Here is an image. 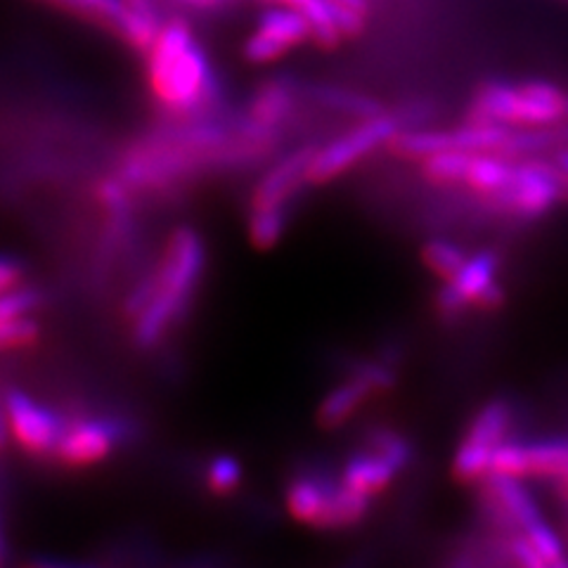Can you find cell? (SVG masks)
I'll return each instance as SVG.
<instances>
[{
  "label": "cell",
  "mask_w": 568,
  "mask_h": 568,
  "mask_svg": "<svg viewBox=\"0 0 568 568\" xmlns=\"http://www.w3.org/2000/svg\"><path fill=\"white\" fill-rule=\"evenodd\" d=\"M206 273V244L197 230L183 225L171 233L156 265L133 290L126 317L133 342L154 348L190 315Z\"/></svg>",
  "instance_id": "obj_1"
},
{
  "label": "cell",
  "mask_w": 568,
  "mask_h": 568,
  "mask_svg": "<svg viewBox=\"0 0 568 568\" xmlns=\"http://www.w3.org/2000/svg\"><path fill=\"white\" fill-rule=\"evenodd\" d=\"M145 83L154 106L169 121L206 119L219 102V79L194 29L169 20L145 52Z\"/></svg>",
  "instance_id": "obj_2"
},
{
  "label": "cell",
  "mask_w": 568,
  "mask_h": 568,
  "mask_svg": "<svg viewBox=\"0 0 568 568\" xmlns=\"http://www.w3.org/2000/svg\"><path fill=\"white\" fill-rule=\"evenodd\" d=\"M467 121L505 123V126L538 129L568 121V93L547 81H528L511 85L505 81H486L469 106Z\"/></svg>",
  "instance_id": "obj_3"
},
{
  "label": "cell",
  "mask_w": 568,
  "mask_h": 568,
  "mask_svg": "<svg viewBox=\"0 0 568 568\" xmlns=\"http://www.w3.org/2000/svg\"><path fill=\"white\" fill-rule=\"evenodd\" d=\"M400 129V116L384 112L379 116L363 119L358 126H353L346 135L329 140L327 145H317L306 173L308 187L327 185L339 175L348 173L365 156L379 148H386V142Z\"/></svg>",
  "instance_id": "obj_4"
},
{
  "label": "cell",
  "mask_w": 568,
  "mask_h": 568,
  "mask_svg": "<svg viewBox=\"0 0 568 568\" xmlns=\"http://www.w3.org/2000/svg\"><path fill=\"white\" fill-rule=\"evenodd\" d=\"M568 194L561 173L555 162L538 156H526L514 162V173L507 190L486 202L495 211L509 213L519 221H538L547 216Z\"/></svg>",
  "instance_id": "obj_5"
},
{
  "label": "cell",
  "mask_w": 568,
  "mask_h": 568,
  "mask_svg": "<svg viewBox=\"0 0 568 568\" xmlns=\"http://www.w3.org/2000/svg\"><path fill=\"white\" fill-rule=\"evenodd\" d=\"M511 422L514 407L507 398H490L478 407L453 457L455 481L465 486L484 481L490 474L497 448L507 440Z\"/></svg>",
  "instance_id": "obj_6"
},
{
  "label": "cell",
  "mask_w": 568,
  "mask_h": 568,
  "mask_svg": "<svg viewBox=\"0 0 568 568\" xmlns=\"http://www.w3.org/2000/svg\"><path fill=\"white\" fill-rule=\"evenodd\" d=\"M123 436H126V426L114 417L85 413L69 415L64 417L52 462L69 471L98 467L116 453Z\"/></svg>",
  "instance_id": "obj_7"
},
{
  "label": "cell",
  "mask_w": 568,
  "mask_h": 568,
  "mask_svg": "<svg viewBox=\"0 0 568 568\" xmlns=\"http://www.w3.org/2000/svg\"><path fill=\"white\" fill-rule=\"evenodd\" d=\"M6 413L10 440L24 455L36 459H52L62 434L64 417L24 388L6 390Z\"/></svg>",
  "instance_id": "obj_8"
},
{
  "label": "cell",
  "mask_w": 568,
  "mask_h": 568,
  "mask_svg": "<svg viewBox=\"0 0 568 568\" xmlns=\"http://www.w3.org/2000/svg\"><path fill=\"white\" fill-rule=\"evenodd\" d=\"M311 39L306 14L292 6H265L256 29L248 33L242 55L252 64H271Z\"/></svg>",
  "instance_id": "obj_9"
},
{
  "label": "cell",
  "mask_w": 568,
  "mask_h": 568,
  "mask_svg": "<svg viewBox=\"0 0 568 568\" xmlns=\"http://www.w3.org/2000/svg\"><path fill=\"white\" fill-rule=\"evenodd\" d=\"M500 265L503 261L495 248H478L453 280L443 282V287L436 294L438 315L443 320H457L474 308L478 294L500 275Z\"/></svg>",
  "instance_id": "obj_10"
},
{
  "label": "cell",
  "mask_w": 568,
  "mask_h": 568,
  "mask_svg": "<svg viewBox=\"0 0 568 568\" xmlns=\"http://www.w3.org/2000/svg\"><path fill=\"white\" fill-rule=\"evenodd\" d=\"M317 145H304L287 156H282L268 171H265L248 197V209H280L290 211L296 194L308 187L306 173Z\"/></svg>",
  "instance_id": "obj_11"
},
{
  "label": "cell",
  "mask_w": 568,
  "mask_h": 568,
  "mask_svg": "<svg viewBox=\"0 0 568 568\" xmlns=\"http://www.w3.org/2000/svg\"><path fill=\"white\" fill-rule=\"evenodd\" d=\"M336 486H339V481H327L320 474L294 476L287 484V493H284V505H287L290 517L304 526L325 530Z\"/></svg>",
  "instance_id": "obj_12"
},
{
  "label": "cell",
  "mask_w": 568,
  "mask_h": 568,
  "mask_svg": "<svg viewBox=\"0 0 568 568\" xmlns=\"http://www.w3.org/2000/svg\"><path fill=\"white\" fill-rule=\"evenodd\" d=\"M298 85L290 79H271L258 85V91L248 100L246 119L256 121L258 126L280 131L296 106Z\"/></svg>",
  "instance_id": "obj_13"
},
{
  "label": "cell",
  "mask_w": 568,
  "mask_h": 568,
  "mask_svg": "<svg viewBox=\"0 0 568 568\" xmlns=\"http://www.w3.org/2000/svg\"><path fill=\"white\" fill-rule=\"evenodd\" d=\"M398 474L400 471L390 465L384 455L367 448L346 459L344 471H342V484L372 500V497L382 495L390 484H394Z\"/></svg>",
  "instance_id": "obj_14"
},
{
  "label": "cell",
  "mask_w": 568,
  "mask_h": 568,
  "mask_svg": "<svg viewBox=\"0 0 568 568\" xmlns=\"http://www.w3.org/2000/svg\"><path fill=\"white\" fill-rule=\"evenodd\" d=\"M372 398V390L358 379V377H348V382L334 386L327 390V396L320 400L315 422L323 429H339L342 424H346L361 407Z\"/></svg>",
  "instance_id": "obj_15"
},
{
  "label": "cell",
  "mask_w": 568,
  "mask_h": 568,
  "mask_svg": "<svg viewBox=\"0 0 568 568\" xmlns=\"http://www.w3.org/2000/svg\"><path fill=\"white\" fill-rule=\"evenodd\" d=\"M514 162L500 154H471L465 185L476 192L484 202L503 194L511 181Z\"/></svg>",
  "instance_id": "obj_16"
},
{
  "label": "cell",
  "mask_w": 568,
  "mask_h": 568,
  "mask_svg": "<svg viewBox=\"0 0 568 568\" xmlns=\"http://www.w3.org/2000/svg\"><path fill=\"white\" fill-rule=\"evenodd\" d=\"M386 150L403 159V162H424L438 152L455 150L453 135L448 131H434V129H400L386 142Z\"/></svg>",
  "instance_id": "obj_17"
},
{
  "label": "cell",
  "mask_w": 568,
  "mask_h": 568,
  "mask_svg": "<svg viewBox=\"0 0 568 568\" xmlns=\"http://www.w3.org/2000/svg\"><path fill=\"white\" fill-rule=\"evenodd\" d=\"M308 95L332 112H339L361 121L386 112V106L379 100L358 91H348V88H339V85H311Z\"/></svg>",
  "instance_id": "obj_18"
},
{
  "label": "cell",
  "mask_w": 568,
  "mask_h": 568,
  "mask_svg": "<svg viewBox=\"0 0 568 568\" xmlns=\"http://www.w3.org/2000/svg\"><path fill=\"white\" fill-rule=\"evenodd\" d=\"M469 162H471L469 152L446 150L424 159V162H419V166L426 183L438 185V187H453V185H465Z\"/></svg>",
  "instance_id": "obj_19"
},
{
  "label": "cell",
  "mask_w": 568,
  "mask_h": 568,
  "mask_svg": "<svg viewBox=\"0 0 568 568\" xmlns=\"http://www.w3.org/2000/svg\"><path fill=\"white\" fill-rule=\"evenodd\" d=\"M290 211L280 209H248L246 219V233L248 242H252L261 252H271L273 246L280 244V240L287 233Z\"/></svg>",
  "instance_id": "obj_20"
},
{
  "label": "cell",
  "mask_w": 568,
  "mask_h": 568,
  "mask_svg": "<svg viewBox=\"0 0 568 568\" xmlns=\"http://www.w3.org/2000/svg\"><path fill=\"white\" fill-rule=\"evenodd\" d=\"M467 252L459 244L446 240V237H434L429 242H424L422 246V263L426 265V271L436 275L440 282L453 280L462 265L467 263Z\"/></svg>",
  "instance_id": "obj_21"
},
{
  "label": "cell",
  "mask_w": 568,
  "mask_h": 568,
  "mask_svg": "<svg viewBox=\"0 0 568 568\" xmlns=\"http://www.w3.org/2000/svg\"><path fill=\"white\" fill-rule=\"evenodd\" d=\"M244 481V469L242 462L233 455H216L209 459L204 469V486L211 495L227 497L240 490Z\"/></svg>",
  "instance_id": "obj_22"
},
{
  "label": "cell",
  "mask_w": 568,
  "mask_h": 568,
  "mask_svg": "<svg viewBox=\"0 0 568 568\" xmlns=\"http://www.w3.org/2000/svg\"><path fill=\"white\" fill-rule=\"evenodd\" d=\"M298 10L306 14L308 27H311V41H315L317 48L334 50L344 41L339 27L334 22L329 0H306Z\"/></svg>",
  "instance_id": "obj_23"
},
{
  "label": "cell",
  "mask_w": 568,
  "mask_h": 568,
  "mask_svg": "<svg viewBox=\"0 0 568 568\" xmlns=\"http://www.w3.org/2000/svg\"><path fill=\"white\" fill-rule=\"evenodd\" d=\"M521 532H526L532 547L538 549V555L542 557L547 568H568V549H566L564 540L559 538V532L549 526V521L545 517L532 521Z\"/></svg>",
  "instance_id": "obj_24"
},
{
  "label": "cell",
  "mask_w": 568,
  "mask_h": 568,
  "mask_svg": "<svg viewBox=\"0 0 568 568\" xmlns=\"http://www.w3.org/2000/svg\"><path fill=\"white\" fill-rule=\"evenodd\" d=\"M41 339V323L36 315L3 320L0 323V353L24 351L39 344Z\"/></svg>",
  "instance_id": "obj_25"
},
{
  "label": "cell",
  "mask_w": 568,
  "mask_h": 568,
  "mask_svg": "<svg viewBox=\"0 0 568 568\" xmlns=\"http://www.w3.org/2000/svg\"><path fill=\"white\" fill-rule=\"evenodd\" d=\"M367 448L384 455L398 471L410 467V462L415 457L413 443L405 436H400L398 432H390V429H377L375 434H372L367 440Z\"/></svg>",
  "instance_id": "obj_26"
},
{
  "label": "cell",
  "mask_w": 568,
  "mask_h": 568,
  "mask_svg": "<svg viewBox=\"0 0 568 568\" xmlns=\"http://www.w3.org/2000/svg\"><path fill=\"white\" fill-rule=\"evenodd\" d=\"M41 304H43L41 292L27 287V284H20V287L0 294V323H3V320L36 315Z\"/></svg>",
  "instance_id": "obj_27"
},
{
  "label": "cell",
  "mask_w": 568,
  "mask_h": 568,
  "mask_svg": "<svg viewBox=\"0 0 568 568\" xmlns=\"http://www.w3.org/2000/svg\"><path fill=\"white\" fill-rule=\"evenodd\" d=\"M353 377H358L372 390V396L390 394V390H394L396 384H398L396 369L390 367L386 361L358 363V367L353 369Z\"/></svg>",
  "instance_id": "obj_28"
},
{
  "label": "cell",
  "mask_w": 568,
  "mask_h": 568,
  "mask_svg": "<svg viewBox=\"0 0 568 568\" xmlns=\"http://www.w3.org/2000/svg\"><path fill=\"white\" fill-rule=\"evenodd\" d=\"M24 277H27L24 261H20L17 256L0 254V294L20 287V284H24Z\"/></svg>",
  "instance_id": "obj_29"
},
{
  "label": "cell",
  "mask_w": 568,
  "mask_h": 568,
  "mask_svg": "<svg viewBox=\"0 0 568 568\" xmlns=\"http://www.w3.org/2000/svg\"><path fill=\"white\" fill-rule=\"evenodd\" d=\"M505 304H507V290L503 287L500 280H495L481 294H478L474 308L484 311V313H495V311L505 308Z\"/></svg>",
  "instance_id": "obj_30"
},
{
  "label": "cell",
  "mask_w": 568,
  "mask_h": 568,
  "mask_svg": "<svg viewBox=\"0 0 568 568\" xmlns=\"http://www.w3.org/2000/svg\"><path fill=\"white\" fill-rule=\"evenodd\" d=\"M178 3H183V6L197 10V12H213V10L225 8L230 0H178Z\"/></svg>",
  "instance_id": "obj_31"
},
{
  "label": "cell",
  "mask_w": 568,
  "mask_h": 568,
  "mask_svg": "<svg viewBox=\"0 0 568 568\" xmlns=\"http://www.w3.org/2000/svg\"><path fill=\"white\" fill-rule=\"evenodd\" d=\"M8 440H10V432H8V413H6V390H0V453H3Z\"/></svg>",
  "instance_id": "obj_32"
},
{
  "label": "cell",
  "mask_w": 568,
  "mask_h": 568,
  "mask_svg": "<svg viewBox=\"0 0 568 568\" xmlns=\"http://www.w3.org/2000/svg\"><path fill=\"white\" fill-rule=\"evenodd\" d=\"M555 166H557V171L561 173V178H564V183H566V187H568V145H564V148H559V150H555Z\"/></svg>",
  "instance_id": "obj_33"
},
{
  "label": "cell",
  "mask_w": 568,
  "mask_h": 568,
  "mask_svg": "<svg viewBox=\"0 0 568 568\" xmlns=\"http://www.w3.org/2000/svg\"><path fill=\"white\" fill-rule=\"evenodd\" d=\"M334 3H342V6H348V8L367 12V0H334Z\"/></svg>",
  "instance_id": "obj_34"
},
{
  "label": "cell",
  "mask_w": 568,
  "mask_h": 568,
  "mask_svg": "<svg viewBox=\"0 0 568 568\" xmlns=\"http://www.w3.org/2000/svg\"><path fill=\"white\" fill-rule=\"evenodd\" d=\"M43 3H48V6H55V8H60V10H64V12H67V8H69L71 0H43Z\"/></svg>",
  "instance_id": "obj_35"
},
{
  "label": "cell",
  "mask_w": 568,
  "mask_h": 568,
  "mask_svg": "<svg viewBox=\"0 0 568 568\" xmlns=\"http://www.w3.org/2000/svg\"><path fill=\"white\" fill-rule=\"evenodd\" d=\"M6 561V538H3V528H0V564Z\"/></svg>",
  "instance_id": "obj_36"
},
{
  "label": "cell",
  "mask_w": 568,
  "mask_h": 568,
  "mask_svg": "<svg viewBox=\"0 0 568 568\" xmlns=\"http://www.w3.org/2000/svg\"><path fill=\"white\" fill-rule=\"evenodd\" d=\"M280 3L282 6H292V8H301V6L306 3V0H280Z\"/></svg>",
  "instance_id": "obj_37"
},
{
  "label": "cell",
  "mask_w": 568,
  "mask_h": 568,
  "mask_svg": "<svg viewBox=\"0 0 568 568\" xmlns=\"http://www.w3.org/2000/svg\"><path fill=\"white\" fill-rule=\"evenodd\" d=\"M254 3H261V6H277L280 0H254Z\"/></svg>",
  "instance_id": "obj_38"
}]
</instances>
